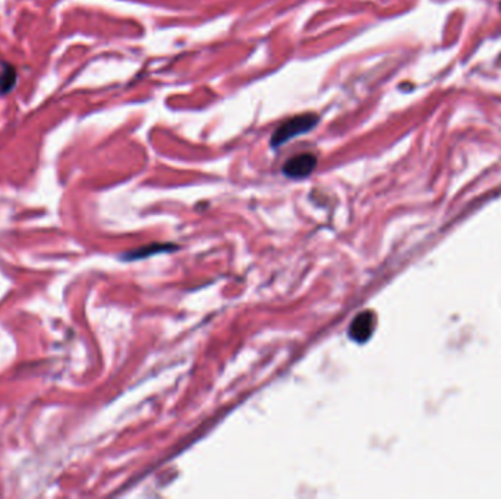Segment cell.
Instances as JSON below:
<instances>
[{"label":"cell","instance_id":"cell-1","mask_svg":"<svg viewBox=\"0 0 501 499\" xmlns=\"http://www.w3.org/2000/svg\"><path fill=\"white\" fill-rule=\"evenodd\" d=\"M320 117L314 113H305L295 117H290L286 120L282 126H278L274 132L272 138L273 147H280L286 142H289L295 136H299L302 133H307L311 129H314L316 124H319Z\"/></svg>","mask_w":501,"mask_h":499},{"label":"cell","instance_id":"cell-2","mask_svg":"<svg viewBox=\"0 0 501 499\" xmlns=\"http://www.w3.org/2000/svg\"><path fill=\"white\" fill-rule=\"evenodd\" d=\"M375 330V315L371 310H365L352 321L349 327V339L357 343H365L371 339Z\"/></svg>","mask_w":501,"mask_h":499},{"label":"cell","instance_id":"cell-3","mask_svg":"<svg viewBox=\"0 0 501 499\" xmlns=\"http://www.w3.org/2000/svg\"><path fill=\"white\" fill-rule=\"evenodd\" d=\"M315 167H316V157L310 153H305L290 158L283 167V173L287 178L292 179H303L310 176V174L315 170Z\"/></svg>","mask_w":501,"mask_h":499},{"label":"cell","instance_id":"cell-4","mask_svg":"<svg viewBox=\"0 0 501 499\" xmlns=\"http://www.w3.org/2000/svg\"><path fill=\"white\" fill-rule=\"evenodd\" d=\"M17 79H18L17 68L3 62L2 70H0V95H6L8 93L14 90Z\"/></svg>","mask_w":501,"mask_h":499}]
</instances>
